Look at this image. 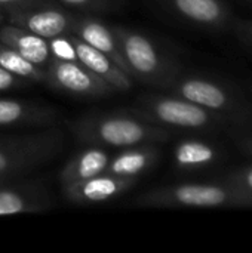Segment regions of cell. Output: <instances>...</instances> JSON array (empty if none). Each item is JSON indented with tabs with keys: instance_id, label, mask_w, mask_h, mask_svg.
<instances>
[{
	"instance_id": "cell-12",
	"label": "cell",
	"mask_w": 252,
	"mask_h": 253,
	"mask_svg": "<svg viewBox=\"0 0 252 253\" xmlns=\"http://www.w3.org/2000/svg\"><path fill=\"white\" fill-rule=\"evenodd\" d=\"M71 34L80 37L83 42H86L92 47L105 53L110 59H113L116 65H119L129 76L128 67L123 61V56L119 47V42L111 27L97 19L95 16L76 15L73 27H71Z\"/></svg>"
},
{
	"instance_id": "cell-25",
	"label": "cell",
	"mask_w": 252,
	"mask_h": 253,
	"mask_svg": "<svg viewBox=\"0 0 252 253\" xmlns=\"http://www.w3.org/2000/svg\"><path fill=\"white\" fill-rule=\"evenodd\" d=\"M50 0H0L1 7H15V6H33L40 3H49Z\"/></svg>"
},
{
	"instance_id": "cell-15",
	"label": "cell",
	"mask_w": 252,
	"mask_h": 253,
	"mask_svg": "<svg viewBox=\"0 0 252 253\" xmlns=\"http://www.w3.org/2000/svg\"><path fill=\"white\" fill-rule=\"evenodd\" d=\"M50 205L48 191L39 185H0V216L42 212Z\"/></svg>"
},
{
	"instance_id": "cell-28",
	"label": "cell",
	"mask_w": 252,
	"mask_h": 253,
	"mask_svg": "<svg viewBox=\"0 0 252 253\" xmlns=\"http://www.w3.org/2000/svg\"><path fill=\"white\" fill-rule=\"evenodd\" d=\"M50 1H56V0H50Z\"/></svg>"
},
{
	"instance_id": "cell-4",
	"label": "cell",
	"mask_w": 252,
	"mask_h": 253,
	"mask_svg": "<svg viewBox=\"0 0 252 253\" xmlns=\"http://www.w3.org/2000/svg\"><path fill=\"white\" fill-rule=\"evenodd\" d=\"M140 117L165 129H181L193 132L227 130L233 135L232 126L220 116L174 93H149L138 99L135 111Z\"/></svg>"
},
{
	"instance_id": "cell-7",
	"label": "cell",
	"mask_w": 252,
	"mask_h": 253,
	"mask_svg": "<svg viewBox=\"0 0 252 253\" xmlns=\"http://www.w3.org/2000/svg\"><path fill=\"white\" fill-rule=\"evenodd\" d=\"M6 21L48 40L70 34L76 15L62 9L58 1L33 6L3 7Z\"/></svg>"
},
{
	"instance_id": "cell-29",
	"label": "cell",
	"mask_w": 252,
	"mask_h": 253,
	"mask_svg": "<svg viewBox=\"0 0 252 253\" xmlns=\"http://www.w3.org/2000/svg\"><path fill=\"white\" fill-rule=\"evenodd\" d=\"M251 93H252V87H251Z\"/></svg>"
},
{
	"instance_id": "cell-16",
	"label": "cell",
	"mask_w": 252,
	"mask_h": 253,
	"mask_svg": "<svg viewBox=\"0 0 252 253\" xmlns=\"http://www.w3.org/2000/svg\"><path fill=\"white\" fill-rule=\"evenodd\" d=\"M157 145L159 144H143L123 148L119 154L110 159L105 172L117 176L140 179L159 163L162 154Z\"/></svg>"
},
{
	"instance_id": "cell-11",
	"label": "cell",
	"mask_w": 252,
	"mask_h": 253,
	"mask_svg": "<svg viewBox=\"0 0 252 253\" xmlns=\"http://www.w3.org/2000/svg\"><path fill=\"white\" fill-rule=\"evenodd\" d=\"M67 37L74 49L76 59L83 64L89 71L107 82L114 92H128L132 89L134 79L128 76L119 65H116L113 59H110L105 53L92 47L91 44H88L80 37L71 33L67 34Z\"/></svg>"
},
{
	"instance_id": "cell-18",
	"label": "cell",
	"mask_w": 252,
	"mask_h": 253,
	"mask_svg": "<svg viewBox=\"0 0 252 253\" xmlns=\"http://www.w3.org/2000/svg\"><path fill=\"white\" fill-rule=\"evenodd\" d=\"M221 160L220 148L198 138L181 139L174 148V166L180 172H201Z\"/></svg>"
},
{
	"instance_id": "cell-14",
	"label": "cell",
	"mask_w": 252,
	"mask_h": 253,
	"mask_svg": "<svg viewBox=\"0 0 252 253\" xmlns=\"http://www.w3.org/2000/svg\"><path fill=\"white\" fill-rule=\"evenodd\" d=\"M0 42L15 49L24 58L45 70L52 64L55 58L50 47V42L48 39L40 37L13 24L0 25Z\"/></svg>"
},
{
	"instance_id": "cell-13",
	"label": "cell",
	"mask_w": 252,
	"mask_h": 253,
	"mask_svg": "<svg viewBox=\"0 0 252 253\" xmlns=\"http://www.w3.org/2000/svg\"><path fill=\"white\" fill-rule=\"evenodd\" d=\"M58 111L45 104L16 98H0V127L53 126Z\"/></svg>"
},
{
	"instance_id": "cell-17",
	"label": "cell",
	"mask_w": 252,
	"mask_h": 253,
	"mask_svg": "<svg viewBox=\"0 0 252 253\" xmlns=\"http://www.w3.org/2000/svg\"><path fill=\"white\" fill-rule=\"evenodd\" d=\"M111 156L104 147L88 145L76 153L61 169L58 179L61 187L71 185L105 172Z\"/></svg>"
},
{
	"instance_id": "cell-26",
	"label": "cell",
	"mask_w": 252,
	"mask_h": 253,
	"mask_svg": "<svg viewBox=\"0 0 252 253\" xmlns=\"http://www.w3.org/2000/svg\"><path fill=\"white\" fill-rule=\"evenodd\" d=\"M4 21H6V15H4V10H3V7L0 6V25H1Z\"/></svg>"
},
{
	"instance_id": "cell-23",
	"label": "cell",
	"mask_w": 252,
	"mask_h": 253,
	"mask_svg": "<svg viewBox=\"0 0 252 253\" xmlns=\"http://www.w3.org/2000/svg\"><path fill=\"white\" fill-rule=\"evenodd\" d=\"M232 27L235 33L252 47V19H236L233 18Z\"/></svg>"
},
{
	"instance_id": "cell-1",
	"label": "cell",
	"mask_w": 252,
	"mask_h": 253,
	"mask_svg": "<svg viewBox=\"0 0 252 253\" xmlns=\"http://www.w3.org/2000/svg\"><path fill=\"white\" fill-rule=\"evenodd\" d=\"M166 92L220 116L232 126L233 135L248 133L252 129V104L230 82L208 74L181 71L166 87Z\"/></svg>"
},
{
	"instance_id": "cell-2",
	"label": "cell",
	"mask_w": 252,
	"mask_h": 253,
	"mask_svg": "<svg viewBox=\"0 0 252 253\" xmlns=\"http://www.w3.org/2000/svg\"><path fill=\"white\" fill-rule=\"evenodd\" d=\"M73 130L76 138L86 145L120 150L143 144H162L172 135V130L157 126L135 113L88 114L74 123Z\"/></svg>"
},
{
	"instance_id": "cell-8",
	"label": "cell",
	"mask_w": 252,
	"mask_h": 253,
	"mask_svg": "<svg viewBox=\"0 0 252 253\" xmlns=\"http://www.w3.org/2000/svg\"><path fill=\"white\" fill-rule=\"evenodd\" d=\"M46 84L71 96L101 98L114 92L107 82L74 59L53 58L52 64L46 68Z\"/></svg>"
},
{
	"instance_id": "cell-30",
	"label": "cell",
	"mask_w": 252,
	"mask_h": 253,
	"mask_svg": "<svg viewBox=\"0 0 252 253\" xmlns=\"http://www.w3.org/2000/svg\"><path fill=\"white\" fill-rule=\"evenodd\" d=\"M251 1H252V0H251Z\"/></svg>"
},
{
	"instance_id": "cell-5",
	"label": "cell",
	"mask_w": 252,
	"mask_h": 253,
	"mask_svg": "<svg viewBox=\"0 0 252 253\" xmlns=\"http://www.w3.org/2000/svg\"><path fill=\"white\" fill-rule=\"evenodd\" d=\"M135 203L141 208H252L245 194L224 181L159 187L138 196Z\"/></svg>"
},
{
	"instance_id": "cell-9",
	"label": "cell",
	"mask_w": 252,
	"mask_h": 253,
	"mask_svg": "<svg viewBox=\"0 0 252 253\" xmlns=\"http://www.w3.org/2000/svg\"><path fill=\"white\" fill-rule=\"evenodd\" d=\"M178 19L211 31H223L232 25L233 16L226 0H156Z\"/></svg>"
},
{
	"instance_id": "cell-3",
	"label": "cell",
	"mask_w": 252,
	"mask_h": 253,
	"mask_svg": "<svg viewBox=\"0 0 252 253\" xmlns=\"http://www.w3.org/2000/svg\"><path fill=\"white\" fill-rule=\"evenodd\" d=\"M111 28L119 42L129 76L134 80L166 90L171 82L183 71L175 56L147 34L120 25Z\"/></svg>"
},
{
	"instance_id": "cell-19",
	"label": "cell",
	"mask_w": 252,
	"mask_h": 253,
	"mask_svg": "<svg viewBox=\"0 0 252 253\" xmlns=\"http://www.w3.org/2000/svg\"><path fill=\"white\" fill-rule=\"evenodd\" d=\"M0 65L28 83H46V70L33 64L15 49L0 42Z\"/></svg>"
},
{
	"instance_id": "cell-21",
	"label": "cell",
	"mask_w": 252,
	"mask_h": 253,
	"mask_svg": "<svg viewBox=\"0 0 252 253\" xmlns=\"http://www.w3.org/2000/svg\"><path fill=\"white\" fill-rule=\"evenodd\" d=\"M223 181L239 190L252 202V166L241 168L238 170L230 172L229 175L224 176Z\"/></svg>"
},
{
	"instance_id": "cell-10",
	"label": "cell",
	"mask_w": 252,
	"mask_h": 253,
	"mask_svg": "<svg viewBox=\"0 0 252 253\" xmlns=\"http://www.w3.org/2000/svg\"><path fill=\"white\" fill-rule=\"evenodd\" d=\"M138 181L140 179L137 178L117 176L108 172H102L94 178L62 187V193L65 200L73 205L91 206L120 197L132 187H135Z\"/></svg>"
},
{
	"instance_id": "cell-6",
	"label": "cell",
	"mask_w": 252,
	"mask_h": 253,
	"mask_svg": "<svg viewBox=\"0 0 252 253\" xmlns=\"http://www.w3.org/2000/svg\"><path fill=\"white\" fill-rule=\"evenodd\" d=\"M64 148V133L59 127L19 136L0 138V178L31 172L53 160Z\"/></svg>"
},
{
	"instance_id": "cell-20",
	"label": "cell",
	"mask_w": 252,
	"mask_h": 253,
	"mask_svg": "<svg viewBox=\"0 0 252 253\" xmlns=\"http://www.w3.org/2000/svg\"><path fill=\"white\" fill-rule=\"evenodd\" d=\"M68 7L89 12V13H108L116 12L123 6V0H56Z\"/></svg>"
},
{
	"instance_id": "cell-24",
	"label": "cell",
	"mask_w": 252,
	"mask_h": 253,
	"mask_svg": "<svg viewBox=\"0 0 252 253\" xmlns=\"http://www.w3.org/2000/svg\"><path fill=\"white\" fill-rule=\"evenodd\" d=\"M236 138V144L239 147V150L242 153H245L247 156L252 157V135L251 133H241V135H235Z\"/></svg>"
},
{
	"instance_id": "cell-22",
	"label": "cell",
	"mask_w": 252,
	"mask_h": 253,
	"mask_svg": "<svg viewBox=\"0 0 252 253\" xmlns=\"http://www.w3.org/2000/svg\"><path fill=\"white\" fill-rule=\"evenodd\" d=\"M28 84V82L16 77L15 74L9 73L0 65V90H12V89H22Z\"/></svg>"
},
{
	"instance_id": "cell-27",
	"label": "cell",
	"mask_w": 252,
	"mask_h": 253,
	"mask_svg": "<svg viewBox=\"0 0 252 253\" xmlns=\"http://www.w3.org/2000/svg\"><path fill=\"white\" fill-rule=\"evenodd\" d=\"M6 182H9L7 178H0V185H3V184H6Z\"/></svg>"
}]
</instances>
